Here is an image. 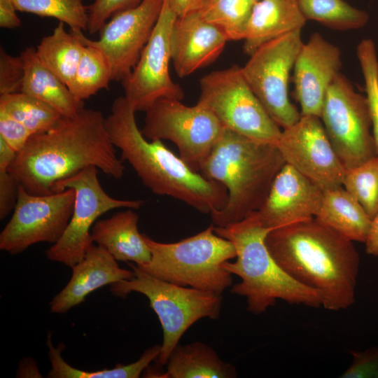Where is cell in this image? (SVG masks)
Segmentation results:
<instances>
[{"instance_id":"obj_3","label":"cell","mask_w":378,"mask_h":378,"mask_svg":"<svg viewBox=\"0 0 378 378\" xmlns=\"http://www.w3.org/2000/svg\"><path fill=\"white\" fill-rule=\"evenodd\" d=\"M132 105L125 97L113 101L105 127L113 146L121 151L143 183L154 194L173 197L203 214L223 209L226 188L192 170L161 140H148L136 125Z\"/></svg>"},{"instance_id":"obj_16","label":"cell","mask_w":378,"mask_h":378,"mask_svg":"<svg viewBox=\"0 0 378 378\" xmlns=\"http://www.w3.org/2000/svg\"><path fill=\"white\" fill-rule=\"evenodd\" d=\"M164 0H142L135 7L113 15L92 41L83 31H74L84 43L104 52L110 61L112 79L122 81L132 71L153 33Z\"/></svg>"},{"instance_id":"obj_10","label":"cell","mask_w":378,"mask_h":378,"mask_svg":"<svg viewBox=\"0 0 378 378\" xmlns=\"http://www.w3.org/2000/svg\"><path fill=\"white\" fill-rule=\"evenodd\" d=\"M320 118L346 169L377 155L367 97L341 73L327 91Z\"/></svg>"},{"instance_id":"obj_41","label":"cell","mask_w":378,"mask_h":378,"mask_svg":"<svg viewBox=\"0 0 378 378\" xmlns=\"http://www.w3.org/2000/svg\"><path fill=\"white\" fill-rule=\"evenodd\" d=\"M364 243L366 253L378 258V213L371 219L369 232Z\"/></svg>"},{"instance_id":"obj_43","label":"cell","mask_w":378,"mask_h":378,"mask_svg":"<svg viewBox=\"0 0 378 378\" xmlns=\"http://www.w3.org/2000/svg\"><path fill=\"white\" fill-rule=\"evenodd\" d=\"M16 155L17 153L0 137V169L8 170Z\"/></svg>"},{"instance_id":"obj_2","label":"cell","mask_w":378,"mask_h":378,"mask_svg":"<svg viewBox=\"0 0 378 378\" xmlns=\"http://www.w3.org/2000/svg\"><path fill=\"white\" fill-rule=\"evenodd\" d=\"M265 244L278 265L330 311L355 302L360 256L353 241L314 217L274 229Z\"/></svg>"},{"instance_id":"obj_28","label":"cell","mask_w":378,"mask_h":378,"mask_svg":"<svg viewBox=\"0 0 378 378\" xmlns=\"http://www.w3.org/2000/svg\"><path fill=\"white\" fill-rule=\"evenodd\" d=\"M255 0H201L200 16L217 27L227 41L244 40Z\"/></svg>"},{"instance_id":"obj_14","label":"cell","mask_w":378,"mask_h":378,"mask_svg":"<svg viewBox=\"0 0 378 378\" xmlns=\"http://www.w3.org/2000/svg\"><path fill=\"white\" fill-rule=\"evenodd\" d=\"M176 15L168 0L164 4L153 33L131 73L121 83L125 97L134 111L146 110L157 99L182 100L184 92L169 74L170 37Z\"/></svg>"},{"instance_id":"obj_9","label":"cell","mask_w":378,"mask_h":378,"mask_svg":"<svg viewBox=\"0 0 378 378\" xmlns=\"http://www.w3.org/2000/svg\"><path fill=\"white\" fill-rule=\"evenodd\" d=\"M145 113L143 135L148 140L172 141L179 157L197 172L224 128L213 112L199 102L188 106L178 99L160 98Z\"/></svg>"},{"instance_id":"obj_4","label":"cell","mask_w":378,"mask_h":378,"mask_svg":"<svg viewBox=\"0 0 378 378\" xmlns=\"http://www.w3.org/2000/svg\"><path fill=\"white\" fill-rule=\"evenodd\" d=\"M285 164L276 145L258 141L224 127L199 171L227 190L225 206L211 214L213 224L224 227L257 211Z\"/></svg>"},{"instance_id":"obj_12","label":"cell","mask_w":378,"mask_h":378,"mask_svg":"<svg viewBox=\"0 0 378 378\" xmlns=\"http://www.w3.org/2000/svg\"><path fill=\"white\" fill-rule=\"evenodd\" d=\"M301 33L302 29L295 30L262 44L241 67L255 96L283 129L293 125L301 117L288 97L290 71L304 43Z\"/></svg>"},{"instance_id":"obj_6","label":"cell","mask_w":378,"mask_h":378,"mask_svg":"<svg viewBox=\"0 0 378 378\" xmlns=\"http://www.w3.org/2000/svg\"><path fill=\"white\" fill-rule=\"evenodd\" d=\"M211 224L203 231L174 243H162L146 234L151 258L136 265L162 280L222 295L232 286V274L222 263L237 256L234 244L218 235Z\"/></svg>"},{"instance_id":"obj_11","label":"cell","mask_w":378,"mask_h":378,"mask_svg":"<svg viewBox=\"0 0 378 378\" xmlns=\"http://www.w3.org/2000/svg\"><path fill=\"white\" fill-rule=\"evenodd\" d=\"M97 168L89 166L57 183L53 192L72 188L75 192L71 218L60 239L47 251V258L72 267L80 262L94 244L91 229L98 218L115 209H139L142 200H118L102 187Z\"/></svg>"},{"instance_id":"obj_13","label":"cell","mask_w":378,"mask_h":378,"mask_svg":"<svg viewBox=\"0 0 378 378\" xmlns=\"http://www.w3.org/2000/svg\"><path fill=\"white\" fill-rule=\"evenodd\" d=\"M74 199L72 188L35 195L20 185L13 215L0 233V249L15 255L37 243H56L69 222Z\"/></svg>"},{"instance_id":"obj_17","label":"cell","mask_w":378,"mask_h":378,"mask_svg":"<svg viewBox=\"0 0 378 378\" xmlns=\"http://www.w3.org/2000/svg\"><path fill=\"white\" fill-rule=\"evenodd\" d=\"M341 56L340 48L319 33L303 43L293 67L295 94L302 115L321 117L327 91L340 73Z\"/></svg>"},{"instance_id":"obj_18","label":"cell","mask_w":378,"mask_h":378,"mask_svg":"<svg viewBox=\"0 0 378 378\" xmlns=\"http://www.w3.org/2000/svg\"><path fill=\"white\" fill-rule=\"evenodd\" d=\"M323 194L318 186L286 163L257 214L262 224L272 230L314 218Z\"/></svg>"},{"instance_id":"obj_22","label":"cell","mask_w":378,"mask_h":378,"mask_svg":"<svg viewBox=\"0 0 378 378\" xmlns=\"http://www.w3.org/2000/svg\"><path fill=\"white\" fill-rule=\"evenodd\" d=\"M306 21L296 0H258L248 21L244 51L250 56L262 44L302 29Z\"/></svg>"},{"instance_id":"obj_21","label":"cell","mask_w":378,"mask_h":378,"mask_svg":"<svg viewBox=\"0 0 378 378\" xmlns=\"http://www.w3.org/2000/svg\"><path fill=\"white\" fill-rule=\"evenodd\" d=\"M132 209L97 220L91 229L93 243L104 248L117 261L136 265L149 262L151 253L138 230L139 216Z\"/></svg>"},{"instance_id":"obj_1","label":"cell","mask_w":378,"mask_h":378,"mask_svg":"<svg viewBox=\"0 0 378 378\" xmlns=\"http://www.w3.org/2000/svg\"><path fill=\"white\" fill-rule=\"evenodd\" d=\"M104 120L101 111L85 107L74 117L63 116L52 129L31 135L8 171L35 195L53 193L57 183L89 166L121 178L125 166Z\"/></svg>"},{"instance_id":"obj_35","label":"cell","mask_w":378,"mask_h":378,"mask_svg":"<svg viewBox=\"0 0 378 378\" xmlns=\"http://www.w3.org/2000/svg\"><path fill=\"white\" fill-rule=\"evenodd\" d=\"M142 0H94L87 6L88 31L94 34L115 13L139 5Z\"/></svg>"},{"instance_id":"obj_24","label":"cell","mask_w":378,"mask_h":378,"mask_svg":"<svg viewBox=\"0 0 378 378\" xmlns=\"http://www.w3.org/2000/svg\"><path fill=\"white\" fill-rule=\"evenodd\" d=\"M314 218L349 240L363 243L371 224V218L343 186L323 191Z\"/></svg>"},{"instance_id":"obj_37","label":"cell","mask_w":378,"mask_h":378,"mask_svg":"<svg viewBox=\"0 0 378 378\" xmlns=\"http://www.w3.org/2000/svg\"><path fill=\"white\" fill-rule=\"evenodd\" d=\"M350 366L340 375L342 378H377L378 374V347L363 351H353Z\"/></svg>"},{"instance_id":"obj_8","label":"cell","mask_w":378,"mask_h":378,"mask_svg":"<svg viewBox=\"0 0 378 378\" xmlns=\"http://www.w3.org/2000/svg\"><path fill=\"white\" fill-rule=\"evenodd\" d=\"M200 88L197 102L211 110L223 127L276 145L282 130L250 88L241 66L232 65L204 75Z\"/></svg>"},{"instance_id":"obj_30","label":"cell","mask_w":378,"mask_h":378,"mask_svg":"<svg viewBox=\"0 0 378 378\" xmlns=\"http://www.w3.org/2000/svg\"><path fill=\"white\" fill-rule=\"evenodd\" d=\"M0 111L22 124L32 135L48 131L63 117L49 104L24 92L0 95Z\"/></svg>"},{"instance_id":"obj_45","label":"cell","mask_w":378,"mask_h":378,"mask_svg":"<svg viewBox=\"0 0 378 378\" xmlns=\"http://www.w3.org/2000/svg\"><path fill=\"white\" fill-rule=\"evenodd\" d=\"M255 1H258V0H255Z\"/></svg>"},{"instance_id":"obj_20","label":"cell","mask_w":378,"mask_h":378,"mask_svg":"<svg viewBox=\"0 0 378 378\" xmlns=\"http://www.w3.org/2000/svg\"><path fill=\"white\" fill-rule=\"evenodd\" d=\"M72 275L65 287L50 302L54 314H64L82 303L93 291L106 285L130 279L133 270L120 267L104 248L92 244L85 257L72 267Z\"/></svg>"},{"instance_id":"obj_44","label":"cell","mask_w":378,"mask_h":378,"mask_svg":"<svg viewBox=\"0 0 378 378\" xmlns=\"http://www.w3.org/2000/svg\"><path fill=\"white\" fill-rule=\"evenodd\" d=\"M377 378H378V374H377Z\"/></svg>"},{"instance_id":"obj_31","label":"cell","mask_w":378,"mask_h":378,"mask_svg":"<svg viewBox=\"0 0 378 378\" xmlns=\"http://www.w3.org/2000/svg\"><path fill=\"white\" fill-rule=\"evenodd\" d=\"M306 20H314L328 28L346 31L363 28L369 14L344 0H296Z\"/></svg>"},{"instance_id":"obj_27","label":"cell","mask_w":378,"mask_h":378,"mask_svg":"<svg viewBox=\"0 0 378 378\" xmlns=\"http://www.w3.org/2000/svg\"><path fill=\"white\" fill-rule=\"evenodd\" d=\"M50 336L47 344L51 368L48 377L51 378H138L149 364L158 358L161 349L159 344L148 348L137 360L130 364L118 363L111 369L84 371L71 366L64 360L62 356L64 346L59 344L57 346H54Z\"/></svg>"},{"instance_id":"obj_33","label":"cell","mask_w":378,"mask_h":378,"mask_svg":"<svg viewBox=\"0 0 378 378\" xmlns=\"http://www.w3.org/2000/svg\"><path fill=\"white\" fill-rule=\"evenodd\" d=\"M342 186L372 219L378 213V154L357 167L346 169Z\"/></svg>"},{"instance_id":"obj_29","label":"cell","mask_w":378,"mask_h":378,"mask_svg":"<svg viewBox=\"0 0 378 378\" xmlns=\"http://www.w3.org/2000/svg\"><path fill=\"white\" fill-rule=\"evenodd\" d=\"M85 45L75 76L67 86L74 98L83 102L102 89L108 88L112 79L109 59L102 50Z\"/></svg>"},{"instance_id":"obj_25","label":"cell","mask_w":378,"mask_h":378,"mask_svg":"<svg viewBox=\"0 0 378 378\" xmlns=\"http://www.w3.org/2000/svg\"><path fill=\"white\" fill-rule=\"evenodd\" d=\"M167 365L168 378H234L235 368L222 360L209 346L194 342L178 344L172 351Z\"/></svg>"},{"instance_id":"obj_42","label":"cell","mask_w":378,"mask_h":378,"mask_svg":"<svg viewBox=\"0 0 378 378\" xmlns=\"http://www.w3.org/2000/svg\"><path fill=\"white\" fill-rule=\"evenodd\" d=\"M172 10L177 17L197 11L201 0H168Z\"/></svg>"},{"instance_id":"obj_5","label":"cell","mask_w":378,"mask_h":378,"mask_svg":"<svg viewBox=\"0 0 378 378\" xmlns=\"http://www.w3.org/2000/svg\"><path fill=\"white\" fill-rule=\"evenodd\" d=\"M214 231L235 247L236 261L227 260L222 267L241 279L230 291L246 298L250 312L262 314L278 299L314 308L321 306L316 292L294 280L272 257L265 244L271 230L262 224L257 211L236 223L216 226Z\"/></svg>"},{"instance_id":"obj_40","label":"cell","mask_w":378,"mask_h":378,"mask_svg":"<svg viewBox=\"0 0 378 378\" xmlns=\"http://www.w3.org/2000/svg\"><path fill=\"white\" fill-rule=\"evenodd\" d=\"M13 0H0V27L13 29L21 26Z\"/></svg>"},{"instance_id":"obj_15","label":"cell","mask_w":378,"mask_h":378,"mask_svg":"<svg viewBox=\"0 0 378 378\" xmlns=\"http://www.w3.org/2000/svg\"><path fill=\"white\" fill-rule=\"evenodd\" d=\"M276 146L286 163L323 191L342 186L346 169L319 117L301 115L295 124L283 129Z\"/></svg>"},{"instance_id":"obj_19","label":"cell","mask_w":378,"mask_h":378,"mask_svg":"<svg viewBox=\"0 0 378 378\" xmlns=\"http://www.w3.org/2000/svg\"><path fill=\"white\" fill-rule=\"evenodd\" d=\"M227 39L197 11L176 17L171 32V61L178 77H186L213 63Z\"/></svg>"},{"instance_id":"obj_34","label":"cell","mask_w":378,"mask_h":378,"mask_svg":"<svg viewBox=\"0 0 378 378\" xmlns=\"http://www.w3.org/2000/svg\"><path fill=\"white\" fill-rule=\"evenodd\" d=\"M356 55L364 80L372 134L378 154V58L374 42L370 38L363 39L357 46Z\"/></svg>"},{"instance_id":"obj_32","label":"cell","mask_w":378,"mask_h":378,"mask_svg":"<svg viewBox=\"0 0 378 378\" xmlns=\"http://www.w3.org/2000/svg\"><path fill=\"white\" fill-rule=\"evenodd\" d=\"M18 11L54 18L71 31H88L87 6L83 0H13Z\"/></svg>"},{"instance_id":"obj_7","label":"cell","mask_w":378,"mask_h":378,"mask_svg":"<svg viewBox=\"0 0 378 378\" xmlns=\"http://www.w3.org/2000/svg\"><path fill=\"white\" fill-rule=\"evenodd\" d=\"M129 265L133 270V276L111 284V291L120 298L136 292L148 299L163 331V342L157 363L165 365L181 337L192 324L203 318L219 317L222 295L179 286L152 276L134 263Z\"/></svg>"},{"instance_id":"obj_36","label":"cell","mask_w":378,"mask_h":378,"mask_svg":"<svg viewBox=\"0 0 378 378\" xmlns=\"http://www.w3.org/2000/svg\"><path fill=\"white\" fill-rule=\"evenodd\" d=\"M24 69L22 57L0 49V95L21 92Z\"/></svg>"},{"instance_id":"obj_23","label":"cell","mask_w":378,"mask_h":378,"mask_svg":"<svg viewBox=\"0 0 378 378\" xmlns=\"http://www.w3.org/2000/svg\"><path fill=\"white\" fill-rule=\"evenodd\" d=\"M20 55L24 69L21 92L46 102L64 117H74L84 108V102L76 100L67 85L40 60L36 48L28 47Z\"/></svg>"},{"instance_id":"obj_39","label":"cell","mask_w":378,"mask_h":378,"mask_svg":"<svg viewBox=\"0 0 378 378\" xmlns=\"http://www.w3.org/2000/svg\"><path fill=\"white\" fill-rule=\"evenodd\" d=\"M20 183L8 170L0 169V218L4 219L15 206Z\"/></svg>"},{"instance_id":"obj_38","label":"cell","mask_w":378,"mask_h":378,"mask_svg":"<svg viewBox=\"0 0 378 378\" xmlns=\"http://www.w3.org/2000/svg\"><path fill=\"white\" fill-rule=\"evenodd\" d=\"M32 135L22 124L0 111V137L17 153Z\"/></svg>"},{"instance_id":"obj_26","label":"cell","mask_w":378,"mask_h":378,"mask_svg":"<svg viewBox=\"0 0 378 378\" xmlns=\"http://www.w3.org/2000/svg\"><path fill=\"white\" fill-rule=\"evenodd\" d=\"M85 45L78 35L67 32L59 22L53 32L43 37L36 48L40 60L67 86L74 78Z\"/></svg>"}]
</instances>
